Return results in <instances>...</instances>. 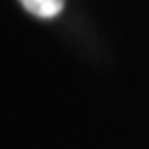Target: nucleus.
<instances>
[{"label":"nucleus","instance_id":"nucleus-1","mask_svg":"<svg viewBox=\"0 0 149 149\" xmlns=\"http://www.w3.org/2000/svg\"><path fill=\"white\" fill-rule=\"evenodd\" d=\"M25 10L40 19H52L62 10L64 0H19Z\"/></svg>","mask_w":149,"mask_h":149}]
</instances>
